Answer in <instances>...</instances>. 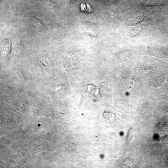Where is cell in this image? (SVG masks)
Here are the masks:
<instances>
[{"instance_id":"6da1fadb","label":"cell","mask_w":168,"mask_h":168,"mask_svg":"<svg viewBox=\"0 0 168 168\" xmlns=\"http://www.w3.org/2000/svg\"><path fill=\"white\" fill-rule=\"evenodd\" d=\"M148 20V18L144 16H138L129 20V25L132 26H135L143 22L147 21Z\"/></svg>"},{"instance_id":"5b68a950","label":"cell","mask_w":168,"mask_h":168,"mask_svg":"<svg viewBox=\"0 0 168 168\" xmlns=\"http://www.w3.org/2000/svg\"><path fill=\"white\" fill-rule=\"evenodd\" d=\"M107 116V119H109L110 121H114L116 119V116L115 114L111 112H106L105 114Z\"/></svg>"},{"instance_id":"8992f818","label":"cell","mask_w":168,"mask_h":168,"mask_svg":"<svg viewBox=\"0 0 168 168\" xmlns=\"http://www.w3.org/2000/svg\"><path fill=\"white\" fill-rule=\"evenodd\" d=\"M134 133L133 132V129H131L129 131V141H130L131 139L134 136Z\"/></svg>"},{"instance_id":"277c9868","label":"cell","mask_w":168,"mask_h":168,"mask_svg":"<svg viewBox=\"0 0 168 168\" xmlns=\"http://www.w3.org/2000/svg\"><path fill=\"white\" fill-rule=\"evenodd\" d=\"M159 4L157 0H143L141 3V5L144 7H158Z\"/></svg>"},{"instance_id":"7a4b0ae2","label":"cell","mask_w":168,"mask_h":168,"mask_svg":"<svg viewBox=\"0 0 168 168\" xmlns=\"http://www.w3.org/2000/svg\"><path fill=\"white\" fill-rule=\"evenodd\" d=\"M143 29V26L142 25H139L132 28L129 30V35L132 37H136L142 33Z\"/></svg>"},{"instance_id":"3957f363","label":"cell","mask_w":168,"mask_h":168,"mask_svg":"<svg viewBox=\"0 0 168 168\" xmlns=\"http://www.w3.org/2000/svg\"><path fill=\"white\" fill-rule=\"evenodd\" d=\"M140 72L143 76L150 77L154 75V69L149 66L143 67L140 69Z\"/></svg>"},{"instance_id":"52a82bcc","label":"cell","mask_w":168,"mask_h":168,"mask_svg":"<svg viewBox=\"0 0 168 168\" xmlns=\"http://www.w3.org/2000/svg\"><path fill=\"white\" fill-rule=\"evenodd\" d=\"M163 31L164 34L166 35H168V25L164 27Z\"/></svg>"}]
</instances>
